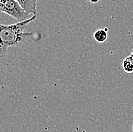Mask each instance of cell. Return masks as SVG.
<instances>
[{
	"mask_svg": "<svg viewBox=\"0 0 133 132\" xmlns=\"http://www.w3.org/2000/svg\"><path fill=\"white\" fill-rule=\"evenodd\" d=\"M122 66L125 73H133V56L130 55L125 58L123 61Z\"/></svg>",
	"mask_w": 133,
	"mask_h": 132,
	"instance_id": "cell-5",
	"label": "cell"
},
{
	"mask_svg": "<svg viewBox=\"0 0 133 132\" xmlns=\"http://www.w3.org/2000/svg\"><path fill=\"white\" fill-rule=\"evenodd\" d=\"M1 12L12 17L17 21V22L28 19L29 16L16 0H0V13Z\"/></svg>",
	"mask_w": 133,
	"mask_h": 132,
	"instance_id": "cell-2",
	"label": "cell"
},
{
	"mask_svg": "<svg viewBox=\"0 0 133 132\" xmlns=\"http://www.w3.org/2000/svg\"><path fill=\"white\" fill-rule=\"evenodd\" d=\"M1 28H2V25L0 24V58H4L8 52V48L4 45L1 38Z\"/></svg>",
	"mask_w": 133,
	"mask_h": 132,
	"instance_id": "cell-6",
	"label": "cell"
},
{
	"mask_svg": "<svg viewBox=\"0 0 133 132\" xmlns=\"http://www.w3.org/2000/svg\"><path fill=\"white\" fill-rule=\"evenodd\" d=\"M132 56H133V50H132Z\"/></svg>",
	"mask_w": 133,
	"mask_h": 132,
	"instance_id": "cell-8",
	"label": "cell"
},
{
	"mask_svg": "<svg viewBox=\"0 0 133 132\" xmlns=\"http://www.w3.org/2000/svg\"><path fill=\"white\" fill-rule=\"evenodd\" d=\"M28 15H36L37 0H16Z\"/></svg>",
	"mask_w": 133,
	"mask_h": 132,
	"instance_id": "cell-3",
	"label": "cell"
},
{
	"mask_svg": "<svg viewBox=\"0 0 133 132\" xmlns=\"http://www.w3.org/2000/svg\"><path fill=\"white\" fill-rule=\"evenodd\" d=\"M89 1L91 2V3H94V4H95V3H97V2H98L100 0H89Z\"/></svg>",
	"mask_w": 133,
	"mask_h": 132,
	"instance_id": "cell-7",
	"label": "cell"
},
{
	"mask_svg": "<svg viewBox=\"0 0 133 132\" xmlns=\"http://www.w3.org/2000/svg\"><path fill=\"white\" fill-rule=\"evenodd\" d=\"M36 18V15L25 21H19L16 24L5 25H2L1 38L4 45L8 47H20L30 38L33 37V33L25 32V29L28 25Z\"/></svg>",
	"mask_w": 133,
	"mask_h": 132,
	"instance_id": "cell-1",
	"label": "cell"
},
{
	"mask_svg": "<svg viewBox=\"0 0 133 132\" xmlns=\"http://www.w3.org/2000/svg\"><path fill=\"white\" fill-rule=\"evenodd\" d=\"M108 29H98L93 33V39L98 43H104L108 40Z\"/></svg>",
	"mask_w": 133,
	"mask_h": 132,
	"instance_id": "cell-4",
	"label": "cell"
}]
</instances>
